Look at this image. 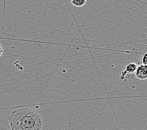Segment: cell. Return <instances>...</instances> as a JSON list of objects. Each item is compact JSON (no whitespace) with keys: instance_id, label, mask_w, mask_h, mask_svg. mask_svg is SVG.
Returning <instances> with one entry per match:
<instances>
[{"instance_id":"8992f818","label":"cell","mask_w":147,"mask_h":130,"mask_svg":"<svg viewBox=\"0 0 147 130\" xmlns=\"http://www.w3.org/2000/svg\"><path fill=\"white\" fill-rule=\"evenodd\" d=\"M3 53V48H2L1 44H0V58L1 57V56H2Z\"/></svg>"},{"instance_id":"6da1fadb","label":"cell","mask_w":147,"mask_h":130,"mask_svg":"<svg viewBox=\"0 0 147 130\" xmlns=\"http://www.w3.org/2000/svg\"><path fill=\"white\" fill-rule=\"evenodd\" d=\"M8 120L11 130H41L43 127L40 115L28 108L11 111Z\"/></svg>"},{"instance_id":"7a4b0ae2","label":"cell","mask_w":147,"mask_h":130,"mask_svg":"<svg viewBox=\"0 0 147 130\" xmlns=\"http://www.w3.org/2000/svg\"><path fill=\"white\" fill-rule=\"evenodd\" d=\"M137 65L135 63H130L128 65L126 66L125 68L123 69V71H121L120 79L121 80L126 81L128 78V76L129 75L134 74L135 71V70L137 68Z\"/></svg>"},{"instance_id":"277c9868","label":"cell","mask_w":147,"mask_h":130,"mask_svg":"<svg viewBox=\"0 0 147 130\" xmlns=\"http://www.w3.org/2000/svg\"><path fill=\"white\" fill-rule=\"evenodd\" d=\"M86 0H71V4L76 7H82L85 5Z\"/></svg>"},{"instance_id":"5b68a950","label":"cell","mask_w":147,"mask_h":130,"mask_svg":"<svg viewBox=\"0 0 147 130\" xmlns=\"http://www.w3.org/2000/svg\"><path fill=\"white\" fill-rule=\"evenodd\" d=\"M142 65H147V53H145L143 55L142 58Z\"/></svg>"},{"instance_id":"3957f363","label":"cell","mask_w":147,"mask_h":130,"mask_svg":"<svg viewBox=\"0 0 147 130\" xmlns=\"http://www.w3.org/2000/svg\"><path fill=\"white\" fill-rule=\"evenodd\" d=\"M135 76L140 80H145L147 78V66L144 65H140L137 66L135 71Z\"/></svg>"}]
</instances>
